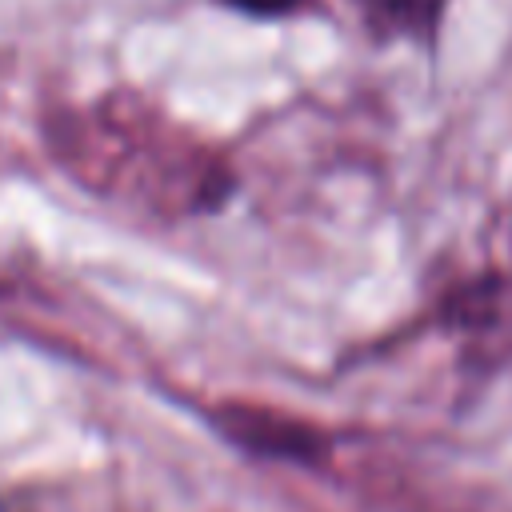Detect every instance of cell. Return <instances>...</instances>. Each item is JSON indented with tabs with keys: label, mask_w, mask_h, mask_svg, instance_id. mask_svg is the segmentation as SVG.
<instances>
[{
	"label": "cell",
	"mask_w": 512,
	"mask_h": 512,
	"mask_svg": "<svg viewBox=\"0 0 512 512\" xmlns=\"http://www.w3.org/2000/svg\"><path fill=\"white\" fill-rule=\"evenodd\" d=\"M368 20L376 28H392V32H412L424 36L436 28V16L444 8V0H356Z\"/></svg>",
	"instance_id": "6da1fadb"
},
{
	"label": "cell",
	"mask_w": 512,
	"mask_h": 512,
	"mask_svg": "<svg viewBox=\"0 0 512 512\" xmlns=\"http://www.w3.org/2000/svg\"><path fill=\"white\" fill-rule=\"evenodd\" d=\"M224 4H232V8H240V12H248V16H284V12H292L300 0H224Z\"/></svg>",
	"instance_id": "7a4b0ae2"
}]
</instances>
